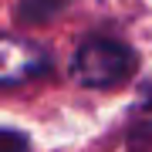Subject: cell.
I'll list each match as a JSON object with an SVG mask.
<instances>
[{"instance_id":"2","label":"cell","mask_w":152,"mask_h":152,"mask_svg":"<svg viewBox=\"0 0 152 152\" xmlns=\"http://www.w3.org/2000/svg\"><path fill=\"white\" fill-rule=\"evenodd\" d=\"M48 71V54L31 41L0 34V88L27 85Z\"/></svg>"},{"instance_id":"3","label":"cell","mask_w":152,"mask_h":152,"mask_svg":"<svg viewBox=\"0 0 152 152\" xmlns=\"http://www.w3.org/2000/svg\"><path fill=\"white\" fill-rule=\"evenodd\" d=\"M125 142H129L132 152H152V115L149 118H139L135 125H132Z\"/></svg>"},{"instance_id":"1","label":"cell","mask_w":152,"mask_h":152,"mask_svg":"<svg viewBox=\"0 0 152 152\" xmlns=\"http://www.w3.org/2000/svg\"><path fill=\"white\" fill-rule=\"evenodd\" d=\"M139 68V54L125 41L112 37H88L75 48V54L68 61V71L81 88H115L129 81Z\"/></svg>"},{"instance_id":"4","label":"cell","mask_w":152,"mask_h":152,"mask_svg":"<svg viewBox=\"0 0 152 152\" xmlns=\"http://www.w3.org/2000/svg\"><path fill=\"white\" fill-rule=\"evenodd\" d=\"M0 152H31V142L17 129H0Z\"/></svg>"}]
</instances>
